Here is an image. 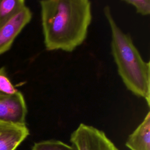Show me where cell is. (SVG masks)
I'll return each mask as SVG.
<instances>
[{
  "mask_svg": "<svg viewBox=\"0 0 150 150\" xmlns=\"http://www.w3.org/2000/svg\"><path fill=\"white\" fill-rule=\"evenodd\" d=\"M39 2L47 50L71 52L84 42L92 20L90 1L45 0Z\"/></svg>",
  "mask_w": 150,
  "mask_h": 150,
  "instance_id": "6da1fadb",
  "label": "cell"
},
{
  "mask_svg": "<svg viewBox=\"0 0 150 150\" xmlns=\"http://www.w3.org/2000/svg\"><path fill=\"white\" fill-rule=\"evenodd\" d=\"M104 13L111 29V53L117 71L126 88L134 95L150 103V64L142 59L129 35L125 33L116 23L110 6Z\"/></svg>",
  "mask_w": 150,
  "mask_h": 150,
  "instance_id": "7a4b0ae2",
  "label": "cell"
},
{
  "mask_svg": "<svg viewBox=\"0 0 150 150\" xmlns=\"http://www.w3.org/2000/svg\"><path fill=\"white\" fill-rule=\"evenodd\" d=\"M70 141L78 150H118L104 132L83 123L71 133Z\"/></svg>",
  "mask_w": 150,
  "mask_h": 150,
  "instance_id": "3957f363",
  "label": "cell"
},
{
  "mask_svg": "<svg viewBox=\"0 0 150 150\" xmlns=\"http://www.w3.org/2000/svg\"><path fill=\"white\" fill-rule=\"evenodd\" d=\"M27 112L26 102L20 91L11 95L0 96V123L26 125Z\"/></svg>",
  "mask_w": 150,
  "mask_h": 150,
  "instance_id": "277c9868",
  "label": "cell"
},
{
  "mask_svg": "<svg viewBox=\"0 0 150 150\" xmlns=\"http://www.w3.org/2000/svg\"><path fill=\"white\" fill-rule=\"evenodd\" d=\"M32 17L31 11L25 5L0 28V54L10 49L15 38Z\"/></svg>",
  "mask_w": 150,
  "mask_h": 150,
  "instance_id": "5b68a950",
  "label": "cell"
},
{
  "mask_svg": "<svg viewBox=\"0 0 150 150\" xmlns=\"http://www.w3.org/2000/svg\"><path fill=\"white\" fill-rule=\"evenodd\" d=\"M29 134L26 125L0 123V150H15Z\"/></svg>",
  "mask_w": 150,
  "mask_h": 150,
  "instance_id": "8992f818",
  "label": "cell"
},
{
  "mask_svg": "<svg viewBox=\"0 0 150 150\" xmlns=\"http://www.w3.org/2000/svg\"><path fill=\"white\" fill-rule=\"evenodd\" d=\"M125 145L130 150H150V112L128 136Z\"/></svg>",
  "mask_w": 150,
  "mask_h": 150,
  "instance_id": "52a82bcc",
  "label": "cell"
},
{
  "mask_svg": "<svg viewBox=\"0 0 150 150\" xmlns=\"http://www.w3.org/2000/svg\"><path fill=\"white\" fill-rule=\"evenodd\" d=\"M25 6L24 0H0V28Z\"/></svg>",
  "mask_w": 150,
  "mask_h": 150,
  "instance_id": "ba28073f",
  "label": "cell"
},
{
  "mask_svg": "<svg viewBox=\"0 0 150 150\" xmlns=\"http://www.w3.org/2000/svg\"><path fill=\"white\" fill-rule=\"evenodd\" d=\"M32 150H78L71 144L69 145L62 141L56 139H48L35 142Z\"/></svg>",
  "mask_w": 150,
  "mask_h": 150,
  "instance_id": "9c48e42d",
  "label": "cell"
},
{
  "mask_svg": "<svg viewBox=\"0 0 150 150\" xmlns=\"http://www.w3.org/2000/svg\"><path fill=\"white\" fill-rule=\"evenodd\" d=\"M18 91L8 77L5 68H0V96L13 94Z\"/></svg>",
  "mask_w": 150,
  "mask_h": 150,
  "instance_id": "30bf717a",
  "label": "cell"
},
{
  "mask_svg": "<svg viewBox=\"0 0 150 150\" xmlns=\"http://www.w3.org/2000/svg\"><path fill=\"white\" fill-rule=\"evenodd\" d=\"M123 2L132 5L138 13L146 16L150 14L149 0H124Z\"/></svg>",
  "mask_w": 150,
  "mask_h": 150,
  "instance_id": "8fae6325",
  "label": "cell"
}]
</instances>
